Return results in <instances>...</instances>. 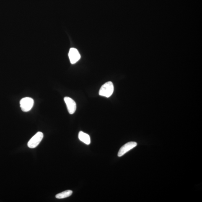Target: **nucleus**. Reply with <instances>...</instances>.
Segmentation results:
<instances>
[{"instance_id": "obj_1", "label": "nucleus", "mask_w": 202, "mask_h": 202, "mask_svg": "<svg viewBox=\"0 0 202 202\" xmlns=\"http://www.w3.org/2000/svg\"><path fill=\"white\" fill-rule=\"evenodd\" d=\"M114 92V86L113 83L109 81L105 83L100 88L99 94L101 96L106 97H110Z\"/></svg>"}, {"instance_id": "obj_2", "label": "nucleus", "mask_w": 202, "mask_h": 202, "mask_svg": "<svg viewBox=\"0 0 202 202\" xmlns=\"http://www.w3.org/2000/svg\"><path fill=\"white\" fill-rule=\"evenodd\" d=\"M34 105V100L31 98L26 97L21 99L20 105L23 111L27 112L32 109Z\"/></svg>"}, {"instance_id": "obj_3", "label": "nucleus", "mask_w": 202, "mask_h": 202, "mask_svg": "<svg viewBox=\"0 0 202 202\" xmlns=\"http://www.w3.org/2000/svg\"><path fill=\"white\" fill-rule=\"evenodd\" d=\"M43 138V133L41 132H38L28 142V146L32 149L36 148L41 142Z\"/></svg>"}, {"instance_id": "obj_4", "label": "nucleus", "mask_w": 202, "mask_h": 202, "mask_svg": "<svg viewBox=\"0 0 202 202\" xmlns=\"http://www.w3.org/2000/svg\"><path fill=\"white\" fill-rule=\"evenodd\" d=\"M137 144V143L134 141H131L125 144L124 145L122 146L119 151L118 154V157H121L124 155L128 152L136 147Z\"/></svg>"}, {"instance_id": "obj_5", "label": "nucleus", "mask_w": 202, "mask_h": 202, "mask_svg": "<svg viewBox=\"0 0 202 202\" xmlns=\"http://www.w3.org/2000/svg\"><path fill=\"white\" fill-rule=\"evenodd\" d=\"M69 57L71 63L74 64L80 59L81 55L76 49L72 48L69 50Z\"/></svg>"}, {"instance_id": "obj_6", "label": "nucleus", "mask_w": 202, "mask_h": 202, "mask_svg": "<svg viewBox=\"0 0 202 202\" xmlns=\"http://www.w3.org/2000/svg\"><path fill=\"white\" fill-rule=\"evenodd\" d=\"M68 112L71 114H74L76 110V105L75 102L71 98L66 97L64 98Z\"/></svg>"}, {"instance_id": "obj_7", "label": "nucleus", "mask_w": 202, "mask_h": 202, "mask_svg": "<svg viewBox=\"0 0 202 202\" xmlns=\"http://www.w3.org/2000/svg\"><path fill=\"white\" fill-rule=\"evenodd\" d=\"M78 138L80 141L85 143V144L87 145L90 144L91 143L90 136L87 134L80 131L78 134Z\"/></svg>"}, {"instance_id": "obj_8", "label": "nucleus", "mask_w": 202, "mask_h": 202, "mask_svg": "<svg viewBox=\"0 0 202 202\" xmlns=\"http://www.w3.org/2000/svg\"><path fill=\"white\" fill-rule=\"evenodd\" d=\"M73 193L72 190H66L62 193L57 194L55 196V197L57 199H63L71 196Z\"/></svg>"}]
</instances>
